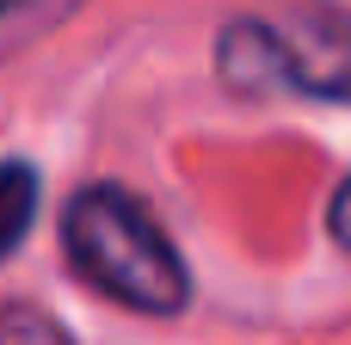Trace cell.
I'll return each mask as SVG.
<instances>
[{"mask_svg":"<svg viewBox=\"0 0 351 345\" xmlns=\"http://www.w3.org/2000/svg\"><path fill=\"white\" fill-rule=\"evenodd\" d=\"M62 253L80 284L136 309V315H179L191 302V272L167 228L130 198L123 185H80L62 210Z\"/></svg>","mask_w":351,"mask_h":345,"instance_id":"obj_1","label":"cell"},{"mask_svg":"<svg viewBox=\"0 0 351 345\" xmlns=\"http://www.w3.org/2000/svg\"><path fill=\"white\" fill-rule=\"evenodd\" d=\"M216 68L241 99L302 93L351 105V12L333 0H302L284 19H228Z\"/></svg>","mask_w":351,"mask_h":345,"instance_id":"obj_2","label":"cell"},{"mask_svg":"<svg viewBox=\"0 0 351 345\" xmlns=\"http://www.w3.org/2000/svg\"><path fill=\"white\" fill-rule=\"evenodd\" d=\"M37 198H43V185H37V167L31 160H0V259L19 253V241L31 235Z\"/></svg>","mask_w":351,"mask_h":345,"instance_id":"obj_3","label":"cell"},{"mask_svg":"<svg viewBox=\"0 0 351 345\" xmlns=\"http://www.w3.org/2000/svg\"><path fill=\"white\" fill-rule=\"evenodd\" d=\"M0 345H74V340L37 302H12V309H0Z\"/></svg>","mask_w":351,"mask_h":345,"instance_id":"obj_4","label":"cell"},{"mask_svg":"<svg viewBox=\"0 0 351 345\" xmlns=\"http://www.w3.org/2000/svg\"><path fill=\"white\" fill-rule=\"evenodd\" d=\"M327 235H333V241L351 253V179L333 191V204H327Z\"/></svg>","mask_w":351,"mask_h":345,"instance_id":"obj_5","label":"cell"},{"mask_svg":"<svg viewBox=\"0 0 351 345\" xmlns=\"http://www.w3.org/2000/svg\"><path fill=\"white\" fill-rule=\"evenodd\" d=\"M19 6H25V0H0V19H6V12H19Z\"/></svg>","mask_w":351,"mask_h":345,"instance_id":"obj_6","label":"cell"}]
</instances>
